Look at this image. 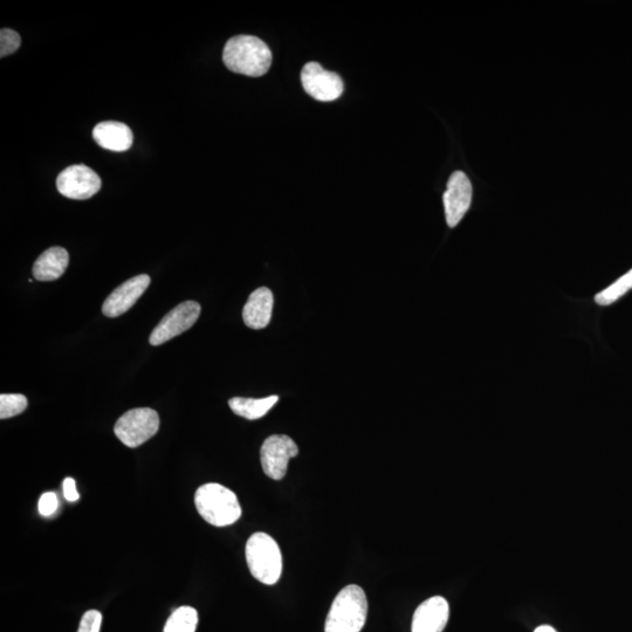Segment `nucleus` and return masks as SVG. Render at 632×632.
<instances>
[{"label": "nucleus", "mask_w": 632, "mask_h": 632, "mask_svg": "<svg viewBox=\"0 0 632 632\" xmlns=\"http://www.w3.org/2000/svg\"><path fill=\"white\" fill-rule=\"evenodd\" d=\"M223 61L233 73L259 78L269 72L272 52L263 40L253 36H237L226 43Z\"/></svg>", "instance_id": "1"}, {"label": "nucleus", "mask_w": 632, "mask_h": 632, "mask_svg": "<svg viewBox=\"0 0 632 632\" xmlns=\"http://www.w3.org/2000/svg\"><path fill=\"white\" fill-rule=\"evenodd\" d=\"M195 505L199 515L212 526H230L242 517V507L235 492L221 484L210 483L199 487Z\"/></svg>", "instance_id": "2"}, {"label": "nucleus", "mask_w": 632, "mask_h": 632, "mask_svg": "<svg viewBox=\"0 0 632 632\" xmlns=\"http://www.w3.org/2000/svg\"><path fill=\"white\" fill-rule=\"evenodd\" d=\"M368 616V600L364 590L350 585L341 590L329 610L326 632H361Z\"/></svg>", "instance_id": "3"}, {"label": "nucleus", "mask_w": 632, "mask_h": 632, "mask_svg": "<svg viewBox=\"0 0 632 632\" xmlns=\"http://www.w3.org/2000/svg\"><path fill=\"white\" fill-rule=\"evenodd\" d=\"M246 562L254 579L273 586L283 573V555L277 541L271 535L258 532L247 540Z\"/></svg>", "instance_id": "4"}, {"label": "nucleus", "mask_w": 632, "mask_h": 632, "mask_svg": "<svg viewBox=\"0 0 632 632\" xmlns=\"http://www.w3.org/2000/svg\"><path fill=\"white\" fill-rule=\"evenodd\" d=\"M160 416L150 408H137L126 412L115 424V436L130 449L139 448L157 434Z\"/></svg>", "instance_id": "5"}, {"label": "nucleus", "mask_w": 632, "mask_h": 632, "mask_svg": "<svg viewBox=\"0 0 632 632\" xmlns=\"http://www.w3.org/2000/svg\"><path fill=\"white\" fill-rule=\"evenodd\" d=\"M201 315V305L196 301H185L170 311L151 333V346H161L163 343L187 332Z\"/></svg>", "instance_id": "6"}, {"label": "nucleus", "mask_w": 632, "mask_h": 632, "mask_svg": "<svg viewBox=\"0 0 632 632\" xmlns=\"http://www.w3.org/2000/svg\"><path fill=\"white\" fill-rule=\"evenodd\" d=\"M298 455V445L286 435H273L267 438L260 450L263 470L266 476L273 480L283 479L290 460Z\"/></svg>", "instance_id": "7"}, {"label": "nucleus", "mask_w": 632, "mask_h": 632, "mask_svg": "<svg viewBox=\"0 0 632 632\" xmlns=\"http://www.w3.org/2000/svg\"><path fill=\"white\" fill-rule=\"evenodd\" d=\"M301 82L309 96L322 102L338 100L345 89L340 75L325 70L318 63H308L302 68Z\"/></svg>", "instance_id": "8"}, {"label": "nucleus", "mask_w": 632, "mask_h": 632, "mask_svg": "<svg viewBox=\"0 0 632 632\" xmlns=\"http://www.w3.org/2000/svg\"><path fill=\"white\" fill-rule=\"evenodd\" d=\"M57 188L60 194L67 198L85 201L98 194L101 189V178L84 164H75L58 176Z\"/></svg>", "instance_id": "9"}, {"label": "nucleus", "mask_w": 632, "mask_h": 632, "mask_svg": "<svg viewBox=\"0 0 632 632\" xmlns=\"http://www.w3.org/2000/svg\"><path fill=\"white\" fill-rule=\"evenodd\" d=\"M472 192L469 177L463 171H455L450 177L448 189L443 196L446 223L450 228H455L469 211Z\"/></svg>", "instance_id": "10"}, {"label": "nucleus", "mask_w": 632, "mask_h": 632, "mask_svg": "<svg viewBox=\"0 0 632 632\" xmlns=\"http://www.w3.org/2000/svg\"><path fill=\"white\" fill-rule=\"evenodd\" d=\"M150 285V277L147 274H140L120 285L116 290L108 295L103 302L102 313L108 318H118L132 308Z\"/></svg>", "instance_id": "11"}, {"label": "nucleus", "mask_w": 632, "mask_h": 632, "mask_svg": "<svg viewBox=\"0 0 632 632\" xmlns=\"http://www.w3.org/2000/svg\"><path fill=\"white\" fill-rule=\"evenodd\" d=\"M450 606L442 596L424 601L412 618L411 632H443L449 622Z\"/></svg>", "instance_id": "12"}, {"label": "nucleus", "mask_w": 632, "mask_h": 632, "mask_svg": "<svg viewBox=\"0 0 632 632\" xmlns=\"http://www.w3.org/2000/svg\"><path fill=\"white\" fill-rule=\"evenodd\" d=\"M96 143L103 149L123 153L132 148L134 135L125 123L116 121L101 122L93 130Z\"/></svg>", "instance_id": "13"}, {"label": "nucleus", "mask_w": 632, "mask_h": 632, "mask_svg": "<svg viewBox=\"0 0 632 632\" xmlns=\"http://www.w3.org/2000/svg\"><path fill=\"white\" fill-rule=\"evenodd\" d=\"M274 298L273 293L267 287H260L254 291L246 302L243 311L245 325L251 329H263L269 326Z\"/></svg>", "instance_id": "14"}, {"label": "nucleus", "mask_w": 632, "mask_h": 632, "mask_svg": "<svg viewBox=\"0 0 632 632\" xmlns=\"http://www.w3.org/2000/svg\"><path fill=\"white\" fill-rule=\"evenodd\" d=\"M68 263H70V256L63 247H51L34 263L33 276L39 281L57 280L67 270Z\"/></svg>", "instance_id": "15"}, {"label": "nucleus", "mask_w": 632, "mask_h": 632, "mask_svg": "<svg viewBox=\"0 0 632 632\" xmlns=\"http://www.w3.org/2000/svg\"><path fill=\"white\" fill-rule=\"evenodd\" d=\"M279 401L276 395L265 398L233 397L229 401L230 408L236 415L250 419L264 417Z\"/></svg>", "instance_id": "16"}, {"label": "nucleus", "mask_w": 632, "mask_h": 632, "mask_svg": "<svg viewBox=\"0 0 632 632\" xmlns=\"http://www.w3.org/2000/svg\"><path fill=\"white\" fill-rule=\"evenodd\" d=\"M197 624V610L192 607H180L168 618L163 632H195Z\"/></svg>", "instance_id": "17"}, {"label": "nucleus", "mask_w": 632, "mask_h": 632, "mask_svg": "<svg viewBox=\"0 0 632 632\" xmlns=\"http://www.w3.org/2000/svg\"><path fill=\"white\" fill-rule=\"evenodd\" d=\"M632 290V270L625 273L616 283L610 285L606 290L597 294L595 301L601 306H609L622 298L623 295Z\"/></svg>", "instance_id": "18"}, {"label": "nucleus", "mask_w": 632, "mask_h": 632, "mask_svg": "<svg viewBox=\"0 0 632 632\" xmlns=\"http://www.w3.org/2000/svg\"><path fill=\"white\" fill-rule=\"evenodd\" d=\"M27 408V398L22 394L0 395V418L8 419L20 414Z\"/></svg>", "instance_id": "19"}, {"label": "nucleus", "mask_w": 632, "mask_h": 632, "mask_svg": "<svg viewBox=\"0 0 632 632\" xmlns=\"http://www.w3.org/2000/svg\"><path fill=\"white\" fill-rule=\"evenodd\" d=\"M22 38L16 31L3 29L0 32V57L5 58L19 50Z\"/></svg>", "instance_id": "20"}, {"label": "nucleus", "mask_w": 632, "mask_h": 632, "mask_svg": "<svg viewBox=\"0 0 632 632\" xmlns=\"http://www.w3.org/2000/svg\"><path fill=\"white\" fill-rule=\"evenodd\" d=\"M102 614L98 610H89L81 618L78 632H100Z\"/></svg>", "instance_id": "21"}, {"label": "nucleus", "mask_w": 632, "mask_h": 632, "mask_svg": "<svg viewBox=\"0 0 632 632\" xmlns=\"http://www.w3.org/2000/svg\"><path fill=\"white\" fill-rule=\"evenodd\" d=\"M58 506L59 501L56 493H44L39 500V513L43 515V517H50V515L56 513Z\"/></svg>", "instance_id": "22"}, {"label": "nucleus", "mask_w": 632, "mask_h": 632, "mask_svg": "<svg viewBox=\"0 0 632 632\" xmlns=\"http://www.w3.org/2000/svg\"><path fill=\"white\" fill-rule=\"evenodd\" d=\"M63 489L66 500L71 501V503H75V501L80 499V494L77 491V484H75V480L73 478L68 477L64 480Z\"/></svg>", "instance_id": "23"}, {"label": "nucleus", "mask_w": 632, "mask_h": 632, "mask_svg": "<svg viewBox=\"0 0 632 632\" xmlns=\"http://www.w3.org/2000/svg\"><path fill=\"white\" fill-rule=\"evenodd\" d=\"M534 632H558L551 625H540Z\"/></svg>", "instance_id": "24"}]
</instances>
